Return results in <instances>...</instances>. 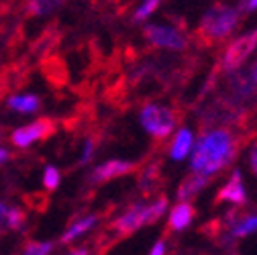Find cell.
Masks as SVG:
<instances>
[{"label":"cell","mask_w":257,"mask_h":255,"mask_svg":"<svg viewBox=\"0 0 257 255\" xmlns=\"http://www.w3.org/2000/svg\"><path fill=\"white\" fill-rule=\"evenodd\" d=\"M251 78H253V82L257 84V63H255V68H253V72H251Z\"/></svg>","instance_id":"obj_27"},{"label":"cell","mask_w":257,"mask_h":255,"mask_svg":"<svg viewBox=\"0 0 257 255\" xmlns=\"http://www.w3.org/2000/svg\"><path fill=\"white\" fill-rule=\"evenodd\" d=\"M25 212L19 208V206H11L9 208V231H21L23 225H25Z\"/></svg>","instance_id":"obj_17"},{"label":"cell","mask_w":257,"mask_h":255,"mask_svg":"<svg viewBox=\"0 0 257 255\" xmlns=\"http://www.w3.org/2000/svg\"><path fill=\"white\" fill-rule=\"evenodd\" d=\"M66 0H29V7H27V15L29 17H43L53 13L55 9H59Z\"/></svg>","instance_id":"obj_13"},{"label":"cell","mask_w":257,"mask_h":255,"mask_svg":"<svg viewBox=\"0 0 257 255\" xmlns=\"http://www.w3.org/2000/svg\"><path fill=\"white\" fill-rule=\"evenodd\" d=\"M164 251H166V245L162 241H157L155 247H153V251H151V255H164Z\"/></svg>","instance_id":"obj_24"},{"label":"cell","mask_w":257,"mask_h":255,"mask_svg":"<svg viewBox=\"0 0 257 255\" xmlns=\"http://www.w3.org/2000/svg\"><path fill=\"white\" fill-rule=\"evenodd\" d=\"M9 108L19 112H35L41 108V100L35 94H25V96H13L9 98Z\"/></svg>","instance_id":"obj_12"},{"label":"cell","mask_w":257,"mask_h":255,"mask_svg":"<svg viewBox=\"0 0 257 255\" xmlns=\"http://www.w3.org/2000/svg\"><path fill=\"white\" fill-rule=\"evenodd\" d=\"M92 153H94V141L90 139V141L86 143V147H84V153H82V164H88V162H90Z\"/></svg>","instance_id":"obj_22"},{"label":"cell","mask_w":257,"mask_h":255,"mask_svg":"<svg viewBox=\"0 0 257 255\" xmlns=\"http://www.w3.org/2000/svg\"><path fill=\"white\" fill-rule=\"evenodd\" d=\"M53 249L51 243H29L23 251V255H49Z\"/></svg>","instance_id":"obj_19"},{"label":"cell","mask_w":257,"mask_h":255,"mask_svg":"<svg viewBox=\"0 0 257 255\" xmlns=\"http://www.w3.org/2000/svg\"><path fill=\"white\" fill-rule=\"evenodd\" d=\"M237 23H239V11H235L233 7L216 3L202 17L198 31H196V39L200 45H208V47L216 45L233 33Z\"/></svg>","instance_id":"obj_2"},{"label":"cell","mask_w":257,"mask_h":255,"mask_svg":"<svg viewBox=\"0 0 257 255\" xmlns=\"http://www.w3.org/2000/svg\"><path fill=\"white\" fill-rule=\"evenodd\" d=\"M133 170H135V164H131V162H122V159H110V162H106V164L96 168L92 172L90 180L92 182H108L112 178L131 174Z\"/></svg>","instance_id":"obj_7"},{"label":"cell","mask_w":257,"mask_h":255,"mask_svg":"<svg viewBox=\"0 0 257 255\" xmlns=\"http://www.w3.org/2000/svg\"><path fill=\"white\" fill-rule=\"evenodd\" d=\"M190 149H192V133L188 129H182L176 135V141L172 145V157L174 159H184Z\"/></svg>","instance_id":"obj_14"},{"label":"cell","mask_w":257,"mask_h":255,"mask_svg":"<svg viewBox=\"0 0 257 255\" xmlns=\"http://www.w3.org/2000/svg\"><path fill=\"white\" fill-rule=\"evenodd\" d=\"M72 255H88V249H78V251H74Z\"/></svg>","instance_id":"obj_28"},{"label":"cell","mask_w":257,"mask_h":255,"mask_svg":"<svg viewBox=\"0 0 257 255\" xmlns=\"http://www.w3.org/2000/svg\"><path fill=\"white\" fill-rule=\"evenodd\" d=\"M94 225H96V216H86V218L74 222V225L66 231V235L61 237V241H63V243H70V241H74L76 237H80L82 233H86L90 227H94Z\"/></svg>","instance_id":"obj_15"},{"label":"cell","mask_w":257,"mask_h":255,"mask_svg":"<svg viewBox=\"0 0 257 255\" xmlns=\"http://www.w3.org/2000/svg\"><path fill=\"white\" fill-rule=\"evenodd\" d=\"M220 200H229V202H235V204L245 202V188H243V182H241V172H235L231 176L229 184L218 192L216 202H220Z\"/></svg>","instance_id":"obj_9"},{"label":"cell","mask_w":257,"mask_h":255,"mask_svg":"<svg viewBox=\"0 0 257 255\" xmlns=\"http://www.w3.org/2000/svg\"><path fill=\"white\" fill-rule=\"evenodd\" d=\"M208 182H210L208 176H202V174L188 176V178L180 184V188H178V198H180V200H188V198H192V196H196Z\"/></svg>","instance_id":"obj_10"},{"label":"cell","mask_w":257,"mask_h":255,"mask_svg":"<svg viewBox=\"0 0 257 255\" xmlns=\"http://www.w3.org/2000/svg\"><path fill=\"white\" fill-rule=\"evenodd\" d=\"M159 5H162V0H143V5L139 7V11L135 13V17H133V21L135 23H141L145 17H149Z\"/></svg>","instance_id":"obj_18"},{"label":"cell","mask_w":257,"mask_h":255,"mask_svg":"<svg viewBox=\"0 0 257 255\" xmlns=\"http://www.w3.org/2000/svg\"><path fill=\"white\" fill-rule=\"evenodd\" d=\"M55 131H57V129H55V120L43 116V118H37L35 122L25 124V126H21V129H17L11 139H13V143H15L17 147L25 149V147L33 145V143H37V141L49 139Z\"/></svg>","instance_id":"obj_4"},{"label":"cell","mask_w":257,"mask_h":255,"mask_svg":"<svg viewBox=\"0 0 257 255\" xmlns=\"http://www.w3.org/2000/svg\"><path fill=\"white\" fill-rule=\"evenodd\" d=\"M257 9V0H249L247 3V11H255Z\"/></svg>","instance_id":"obj_26"},{"label":"cell","mask_w":257,"mask_h":255,"mask_svg":"<svg viewBox=\"0 0 257 255\" xmlns=\"http://www.w3.org/2000/svg\"><path fill=\"white\" fill-rule=\"evenodd\" d=\"M141 225H145V206L143 204H135L128 212H124L120 218H116L112 222V229L118 231L120 235H128L137 231Z\"/></svg>","instance_id":"obj_8"},{"label":"cell","mask_w":257,"mask_h":255,"mask_svg":"<svg viewBox=\"0 0 257 255\" xmlns=\"http://www.w3.org/2000/svg\"><path fill=\"white\" fill-rule=\"evenodd\" d=\"M192 218H194V208H192L190 204H186V202H182V204H178V206L172 210L168 229H172V231H182V229H186V227L190 225Z\"/></svg>","instance_id":"obj_11"},{"label":"cell","mask_w":257,"mask_h":255,"mask_svg":"<svg viewBox=\"0 0 257 255\" xmlns=\"http://www.w3.org/2000/svg\"><path fill=\"white\" fill-rule=\"evenodd\" d=\"M251 170H253V174L257 176V143H255L253 149H251Z\"/></svg>","instance_id":"obj_23"},{"label":"cell","mask_w":257,"mask_h":255,"mask_svg":"<svg viewBox=\"0 0 257 255\" xmlns=\"http://www.w3.org/2000/svg\"><path fill=\"white\" fill-rule=\"evenodd\" d=\"M235 155H237V141L229 131L218 129L206 133L200 137V141L194 147V153H192V170H194V174H202L210 178L224 166H229V162H233Z\"/></svg>","instance_id":"obj_1"},{"label":"cell","mask_w":257,"mask_h":255,"mask_svg":"<svg viewBox=\"0 0 257 255\" xmlns=\"http://www.w3.org/2000/svg\"><path fill=\"white\" fill-rule=\"evenodd\" d=\"M257 47V29L251 31L249 35H243L239 39H235L229 47H227V53H224V68L227 70H235L239 66H243V61L251 55V51Z\"/></svg>","instance_id":"obj_6"},{"label":"cell","mask_w":257,"mask_h":255,"mask_svg":"<svg viewBox=\"0 0 257 255\" xmlns=\"http://www.w3.org/2000/svg\"><path fill=\"white\" fill-rule=\"evenodd\" d=\"M7 159H11V153H9L5 147H0V164H5Z\"/></svg>","instance_id":"obj_25"},{"label":"cell","mask_w":257,"mask_h":255,"mask_svg":"<svg viewBox=\"0 0 257 255\" xmlns=\"http://www.w3.org/2000/svg\"><path fill=\"white\" fill-rule=\"evenodd\" d=\"M166 208H168V200L166 198H159L151 206H145V225H151V222H155L159 216L164 214Z\"/></svg>","instance_id":"obj_16"},{"label":"cell","mask_w":257,"mask_h":255,"mask_svg":"<svg viewBox=\"0 0 257 255\" xmlns=\"http://www.w3.org/2000/svg\"><path fill=\"white\" fill-rule=\"evenodd\" d=\"M57 184H59V172H57V168H53V166L45 168V172H43V186L47 190H55Z\"/></svg>","instance_id":"obj_20"},{"label":"cell","mask_w":257,"mask_h":255,"mask_svg":"<svg viewBox=\"0 0 257 255\" xmlns=\"http://www.w3.org/2000/svg\"><path fill=\"white\" fill-rule=\"evenodd\" d=\"M176 120H178L176 112L168 106H162V104H147L141 110V124L155 139L168 137L174 131Z\"/></svg>","instance_id":"obj_3"},{"label":"cell","mask_w":257,"mask_h":255,"mask_svg":"<svg viewBox=\"0 0 257 255\" xmlns=\"http://www.w3.org/2000/svg\"><path fill=\"white\" fill-rule=\"evenodd\" d=\"M145 37L153 47H166L174 51H182L188 45V39L182 35V31L174 27H164V25H147L145 27Z\"/></svg>","instance_id":"obj_5"},{"label":"cell","mask_w":257,"mask_h":255,"mask_svg":"<svg viewBox=\"0 0 257 255\" xmlns=\"http://www.w3.org/2000/svg\"><path fill=\"white\" fill-rule=\"evenodd\" d=\"M9 204L0 202V235H5L9 231Z\"/></svg>","instance_id":"obj_21"}]
</instances>
